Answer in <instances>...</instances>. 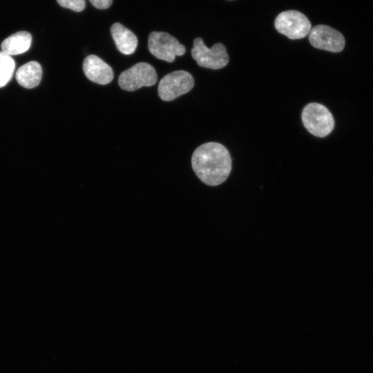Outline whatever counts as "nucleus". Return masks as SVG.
Here are the masks:
<instances>
[{
  "mask_svg": "<svg viewBox=\"0 0 373 373\" xmlns=\"http://www.w3.org/2000/svg\"><path fill=\"white\" fill-rule=\"evenodd\" d=\"M191 165L198 178L204 184L216 186L224 182L231 170V158L225 146L207 142L193 152Z\"/></svg>",
  "mask_w": 373,
  "mask_h": 373,
  "instance_id": "f257e3e1",
  "label": "nucleus"
},
{
  "mask_svg": "<svg viewBox=\"0 0 373 373\" xmlns=\"http://www.w3.org/2000/svg\"><path fill=\"white\" fill-rule=\"evenodd\" d=\"M301 118L305 128L313 135L325 137L334 127V119L326 106L312 102L303 109Z\"/></svg>",
  "mask_w": 373,
  "mask_h": 373,
  "instance_id": "f03ea898",
  "label": "nucleus"
},
{
  "mask_svg": "<svg viewBox=\"0 0 373 373\" xmlns=\"http://www.w3.org/2000/svg\"><path fill=\"white\" fill-rule=\"evenodd\" d=\"M191 55L198 66L213 70L224 67L229 61L226 47L222 44L216 43L209 48L200 37L193 41Z\"/></svg>",
  "mask_w": 373,
  "mask_h": 373,
  "instance_id": "7ed1b4c3",
  "label": "nucleus"
},
{
  "mask_svg": "<svg viewBox=\"0 0 373 373\" xmlns=\"http://www.w3.org/2000/svg\"><path fill=\"white\" fill-rule=\"evenodd\" d=\"M157 79V73L153 66L140 62L120 74L118 84L124 90L135 91L144 86H153Z\"/></svg>",
  "mask_w": 373,
  "mask_h": 373,
  "instance_id": "20e7f679",
  "label": "nucleus"
},
{
  "mask_svg": "<svg viewBox=\"0 0 373 373\" xmlns=\"http://www.w3.org/2000/svg\"><path fill=\"white\" fill-rule=\"evenodd\" d=\"M276 30L290 39L305 37L311 30V23L302 12L291 10L280 12L276 18Z\"/></svg>",
  "mask_w": 373,
  "mask_h": 373,
  "instance_id": "39448f33",
  "label": "nucleus"
},
{
  "mask_svg": "<svg viewBox=\"0 0 373 373\" xmlns=\"http://www.w3.org/2000/svg\"><path fill=\"white\" fill-rule=\"evenodd\" d=\"M148 48L156 58L169 63L173 62L176 55L182 56L186 52L184 46L165 32H151L149 36Z\"/></svg>",
  "mask_w": 373,
  "mask_h": 373,
  "instance_id": "423d86ee",
  "label": "nucleus"
},
{
  "mask_svg": "<svg viewBox=\"0 0 373 373\" xmlns=\"http://www.w3.org/2000/svg\"><path fill=\"white\" fill-rule=\"evenodd\" d=\"M193 86V77L189 72L173 71L161 79L158 86V95L164 101H172L189 92Z\"/></svg>",
  "mask_w": 373,
  "mask_h": 373,
  "instance_id": "0eeeda50",
  "label": "nucleus"
},
{
  "mask_svg": "<svg viewBox=\"0 0 373 373\" xmlns=\"http://www.w3.org/2000/svg\"><path fill=\"white\" fill-rule=\"evenodd\" d=\"M310 44L315 48L332 52L342 51L345 39L338 30L327 25H317L309 32Z\"/></svg>",
  "mask_w": 373,
  "mask_h": 373,
  "instance_id": "6e6552de",
  "label": "nucleus"
},
{
  "mask_svg": "<svg viewBox=\"0 0 373 373\" xmlns=\"http://www.w3.org/2000/svg\"><path fill=\"white\" fill-rule=\"evenodd\" d=\"M82 68L86 77L94 83L106 85L113 79L112 68L97 55L87 56L83 61Z\"/></svg>",
  "mask_w": 373,
  "mask_h": 373,
  "instance_id": "1a4fd4ad",
  "label": "nucleus"
},
{
  "mask_svg": "<svg viewBox=\"0 0 373 373\" xmlns=\"http://www.w3.org/2000/svg\"><path fill=\"white\" fill-rule=\"evenodd\" d=\"M112 38L117 50L124 55L133 54L137 46V38L129 29L119 23L111 27Z\"/></svg>",
  "mask_w": 373,
  "mask_h": 373,
  "instance_id": "9d476101",
  "label": "nucleus"
},
{
  "mask_svg": "<svg viewBox=\"0 0 373 373\" xmlns=\"http://www.w3.org/2000/svg\"><path fill=\"white\" fill-rule=\"evenodd\" d=\"M32 39V35L28 32H17L2 41L1 51L10 56L22 54L30 48Z\"/></svg>",
  "mask_w": 373,
  "mask_h": 373,
  "instance_id": "9b49d317",
  "label": "nucleus"
},
{
  "mask_svg": "<svg viewBox=\"0 0 373 373\" xmlns=\"http://www.w3.org/2000/svg\"><path fill=\"white\" fill-rule=\"evenodd\" d=\"M15 77L21 86L35 88L39 85L42 77L41 66L37 61H29L17 69Z\"/></svg>",
  "mask_w": 373,
  "mask_h": 373,
  "instance_id": "f8f14e48",
  "label": "nucleus"
},
{
  "mask_svg": "<svg viewBox=\"0 0 373 373\" xmlns=\"http://www.w3.org/2000/svg\"><path fill=\"white\" fill-rule=\"evenodd\" d=\"M15 68V62L11 56L0 51V88L9 82Z\"/></svg>",
  "mask_w": 373,
  "mask_h": 373,
  "instance_id": "ddd939ff",
  "label": "nucleus"
},
{
  "mask_svg": "<svg viewBox=\"0 0 373 373\" xmlns=\"http://www.w3.org/2000/svg\"><path fill=\"white\" fill-rule=\"evenodd\" d=\"M59 6L75 12H81L86 7L85 0H57Z\"/></svg>",
  "mask_w": 373,
  "mask_h": 373,
  "instance_id": "4468645a",
  "label": "nucleus"
},
{
  "mask_svg": "<svg viewBox=\"0 0 373 373\" xmlns=\"http://www.w3.org/2000/svg\"><path fill=\"white\" fill-rule=\"evenodd\" d=\"M91 4L97 9H107L112 3L113 0H89Z\"/></svg>",
  "mask_w": 373,
  "mask_h": 373,
  "instance_id": "2eb2a0df",
  "label": "nucleus"
}]
</instances>
